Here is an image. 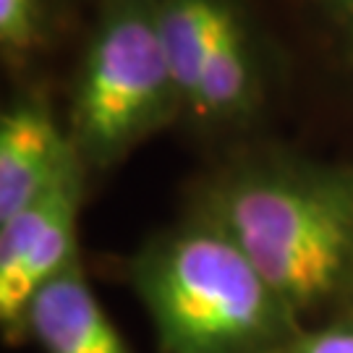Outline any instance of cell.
<instances>
[{
	"mask_svg": "<svg viewBox=\"0 0 353 353\" xmlns=\"http://www.w3.org/2000/svg\"><path fill=\"white\" fill-rule=\"evenodd\" d=\"M254 94L256 68L252 42L236 8L230 6L217 26L189 110L207 121H228L246 113L252 108Z\"/></svg>",
	"mask_w": 353,
	"mask_h": 353,
	"instance_id": "52a82bcc",
	"label": "cell"
},
{
	"mask_svg": "<svg viewBox=\"0 0 353 353\" xmlns=\"http://www.w3.org/2000/svg\"><path fill=\"white\" fill-rule=\"evenodd\" d=\"M84 170L81 160L71 163L42 196L0 223V325L8 341L24 335L34 293L79 259L76 220Z\"/></svg>",
	"mask_w": 353,
	"mask_h": 353,
	"instance_id": "277c9868",
	"label": "cell"
},
{
	"mask_svg": "<svg viewBox=\"0 0 353 353\" xmlns=\"http://www.w3.org/2000/svg\"><path fill=\"white\" fill-rule=\"evenodd\" d=\"M42 19V0H0V45L24 52L34 42Z\"/></svg>",
	"mask_w": 353,
	"mask_h": 353,
	"instance_id": "9c48e42d",
	"label": "cell"
},
{
	"mask_svg": "<svg viewBox=\"0 0 353 353\" xmlns=\"http://www.w3.org/2000/svg\"><path fill=\"white\" fill-rule=\"evenodd\" d=\"M210 220L301 319L353 296V170L259 160L214 181L202 196Z\"/></svg>",
	"mask_w": 353,
	"mask_h": 353,
	"instance_id": "6da1fadb",
	"label": "cell"
},
{
	"mask_svg": "<svg viewBox=\"0 0 353 353\" xmlns=\"http://www.w3.org/2000/svg\"><path fill=\"white\" fill-rule=\"evenodd\" d=\"M131 280L165 353H272L299 316L204 212L134 256Z\"/></svg>",
	"mask_w": 353,
	"mask_h": 353,
	"instance_id": "7a4b0ae2",
	"label": "cell"
},
{
	"mask_svg": "<svg viewBox=\"0 0 353 353\" xmlns=\"http://www.w3.org/2000/svg\"><path fill=\"white\" fill-rule=\"evenodd\" d=\"M272 353H353V314L327 327L299 330Z\"/></svg>",
	"mask_w": 353,
	"mask_h": 353,
	"instance_id": "30bf717a",
	"label": "cell"
},
{
	"mask_svg": "<svg viewBox=\"0 0 353 353\" xmlns=\"http://www.w3.org/2000/svg\"><path fill=\"white\" fill-rule=\"evenodd\" d=\"M327 6L338 16V21L345 26L348 37L353 39V0H327Z\"/></svg>",
	"mask_w": 353,
	"mask_h": 353,
	"instance_id": "8fae6325",
	"label": "cell"
},
{
	"mask_svg": "<svg viewBox=\"0 0 353 353\" xmlns=\"http://www.w3.org/2000/svg\"><path fill=\"white\" fill-rule=\"evenodd\" d=\"M230 6V0H154L165 58L183 110L194 102L207 52Z\"/></svg>",
	"mask_w": 353,
	"mask_h": 353,
	"instance_id": "ba28073f",
	"label": "cell"
},
{
	"mask_svg": "<svg viewBox=\"0 0 353 353\" xmlns=\"http://www.w3.org/2000/svg\"><path fill=\"white\" fill-rule=\"evenodd\" d=\"M79 157L39 100H21L0 118V223L42 196Z\"/></svg>",
	"mask_w": 353,
	"mask_h": 353,
	"instance_id": "5b68a950",
	"label": "cell"
},
{
	"mask_svg": "<svg viewBox=\"0 0 353 353\" xmlns=\"http://www.w3.org/2000/svg\"><path fill=\"white\" fill-rule=\"evenodd\" d=\"M24 335L45 353H128L79 259L34 293L24 316Z\"/></svg>",
	"mask_w": 353,
	"mask_h": 353,
	"instance_id": "8992f818",
	"label": "cell"
},
{
	"mask_svg": "<svg viewBox=\"0 0 353 353\" xmlns=\"http://www.w3.org/2000/svg\"><path fill=\"white\" fill-rule=\"evenodd\" d=\"M181 108L154 0H110L79 65L71 128L81 163L108 168Z\"/></svg>",
	"mask_w": 353,
	"mask_h": 353,
	"instance_id": "3957f363",
	"label": "cell"
}]
</instances>
